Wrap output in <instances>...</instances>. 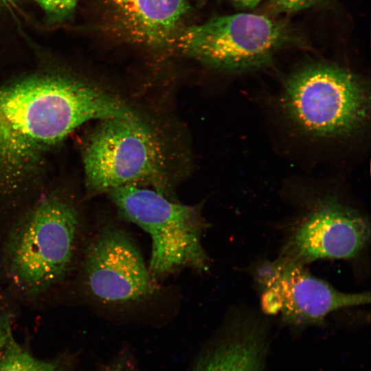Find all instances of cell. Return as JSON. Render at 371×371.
Segmentation results:
<instances>
[{
    "instance_id": "cell-9",
    "label": "cell",
    "mask_w": 371,
    "mask_h": 371,
    "mask_svg": "<svg viewBox=\"0 0 371 371\" xmlns=\"http://www.w3.org/2000/svg\"><path fill=\"white\" fill-rule=\"evenodd\" d=\"M83 280L91 296L104 304L137 302L157 291L132 238L111 225L101 227L87 246Z\"/></svg>"
},
{
    "instance_id": "cell-16",
    "label": "cell",
    "mask_w": 371,
    "mask_h": 371,
    "mask_svg": "<svg viewBox=\"0 0 371 371\" xmlns=\"http://www.w3.org/2000/svg\"><path fill=\"white\" fill-rule=\"evenodd\" d=\"M262 0H232L234 5L242 10H249L257 6Z\"/></svg>"
},
{
    "instance_id": "cell-1",
    "label": "cell",
    "mask_w": 371,
    "mask_h": 371,
    "mask_svg": "<svg viewBox=\"0 0 371 371\" xmlns=\"http://www.w3.org/2000/svg\"><path fill=\"white\" fill-rule=\"evenodd\" d=\"M133 110L97 85L63 71H40L0 86V218L12 223L45 192L52 154L87 122Z\"/></svg>"
},
{
    "instance_id": "cell-7",
    "label": "cell",
    "mask_w": 371,
    "mask_h": 371,
    "mask_svg": "<svg viewBox=\"0 0 371 371\" xmlns=\"http://www.w3.org/2000/svg\"><path fill=\"white\" fill-rule=\"evenodd\" d=\"M252 275L262 311L295 326L319 324L335 311L370 302L369 292L339 291L305 265L280 256L258 262Z\"/></svg>"
},
{
    "instance_id": "cell-2",
    "label": "cell",
    "mask_w": 371,
    "mask_h": 371,
    "mask_svg": "<svg viewBox=\"0 0 371 371\" xmlns=\"http://www.w3.org/2000/svg\"><path fill=\"white\" fill-rule=\"evenodd\" d=\"M81 218L63 193L46 191L3 238L0 267L10 289L34 300L63 282L76 260Z\"/></svg>"
},
{
    "instance_id": "cell-13",
    "label": "cell",
    "mask_w": 371,
    "mask_h": 371,
    "mask_svg": "<svg viewBox=\"0 0 371 371\" xmlns=\"http://www.w3.org/2000/svg\"><path fill=\"white\" fill-rule=\"evenodd\" d=\"M52 19L62 20L74 10L79 0H35Z\"/></svg>"
},
{
    "instance_id": "cell-12",
    "label": "cell",
    "mask_w": 371,
    "mask_h": 371,
    "mask_svg": "<svg viewBox=\"0 0 371 371\" xmlns=\"http://www.w3.org/2000/svg\"><path fill=\"white\" fill-rule=\"evenodd\" d=\"M0 371H58L52 362L37 359L12 337L0 353Z\"/></svg>"
},
{
    "instance_id": "cell-5",
    "label": "cell",
    "mask_w": 371,
    "mask_h": 371,
    "mask_svg": "<svg viewBox=\"0 0 371 371\" xmlns=\"http://www.w3.org/2000/svg\"><path fill=\"white\" fill-rule=\"evenodd\" d=\"M298 39L282 21L238 12L181 28L169 45L213 67L239 71L267 65L280 50Z\"/></svg>"
},
{
    "instance_id": "cell-6",
    "label": "cell",
    "mask_w": 371,
    "mask_h": 371,
    "mask_svg": "<svg viewBox=\"0 0 371 371\" xmlns=\"http://www.w3.org/2000/svg\"><path fill=\"white\" fill-rule=\"evenodd\" d=\"M282 104L302 129L320 136L348 134L366 121L369 93L348 70L328 64L306 66L286 82Z\"/></svg>"
},
{
    "instance_id": "cell-11",
    "label": "cell",
    "mask_w": 371,
    "mask_h": 371,
    "mask_svg": "<svg viewBox=\"0 0 371 371\" xmlns=\"http://www.w3.org/2000/svg\"><path fill=\"white\" fill-rule=\"evenodd\" d=\"M219 339L193 371H262L267 348L265 321L249 310L235 313Z\"/></svg>"
},
{
    "instance_id": "cell-4",
    "label": "cell",
    "mask_w": 371,
    "mask_h": 371,
    "mask_svg": "<svg viewBox=\"0 0 371 371\" xmlns=\"http://www.w3.org/2000/svg\"><path fill=\"white\" fill-rule=\"evenodd\" d=\"M108 194L122 218L151 237L148 270L155 280L185 267L207 269L209 260L201 244L207 223L195 207L173 202L142 186L119 187Z\"/></svg>"
},
{
    "instance_id": "cell-8",
    "label": "cell",
    "mask_w": 371,
    "mask_h": 371,
    "mask_svg": "<svg viewBox=\"0 0 371 371\" xmlns=\"http://www.w3.org/2000/svg\"><path fill=\"white\" fill-rule=\"evenodd\" d=\"M278 256L306 265L323 259L350 260L369 243L370 223L360 210L332 196L310 203L288 220Z\"/></svg>"
},
{
    "instance_id": "cell-14",
    "label": "cell",
    "mask_w": 371,
    "mask_h": 371,
    "mask_svg": "<svg viewBox=\"0 0 371 371\" xmlns=\"http://www.w3.org/2000/svg\"><path fill=\"white\" fill-rule=\"evenodd\" d=\"M12 337L10 313L3 297H0V352Z\"/></svg>"
},
{
    "instance_id": "cell-3",
    "label": "cell",
    "mask_w": 371,
    "mask_h": 371,
    "mask_svg": "<svg viewBox=\"0 0 371 371\" xmlns=\"http://www.w3.org/2000/svg\"><path fill=\"white\" fill-rule=\"evenodd\" d=\"M100 121L82 151L88 192L150 186L164 194L169 180L168 159L155 131L137 114Z\"/></svg>"
},
{
    "instance_id": "cell-15",
    "label": "cell",
    "mask_w": 371,
    "mask_h": 371,
    "mask_svg": "<svg viewBox=\"0 0 371 371\" xmlns=\"http://www.w3.org/2000/svg\"><path fill=\"white\" fill-rule=\"evenodd\" d=\"M322 0H274L276 6L283 12H295L316 5Z\"/></svg>"
},
{
    "instance_id": "cell-17",
    "label": "cell",
    "mask_w": 371,
    "mask_h": 371,
    "mask_svg": "<svg viewBox=\"0 0 371 371\" xmlns=\"http://www.w3.org/2000/svg\"><path fill=\"white\" fill-rule=\"evenodd\" d=\"M103 371H123L122 368L120 366H113Z\"/></svg>"
},
{
    "instance_id": "cell-18",
    "label": "cell",
    "mask_w": 371,
    "mask_h": 371,
    "mask_svg": "<svg viewBox=\"0 0 371 371\" xmlns=\"http://www.w3.org/2000/svg\"><path fill=\"white\" fill-rule=\"evenodd\" d=\"M14 1L16 0H0V6L8 5L9 3L14 2Z\"/></svg>"
},
{
    "instance_id": "cell-10",
    "label": "cell",
    "mask_w": 371,
    "mask_h": 371,
    "mask_svg": "<svg viewBox=\"0 0 371 371\" xmlns=\"http://www.w3.org/2000/svg\"><path fill=\"white\" fill-rule=\"evenodd\" d=\"M113 26L125 40L147 47L169 45L188 10L186 0H104Z\"/></svg>"
}]
</instances>
